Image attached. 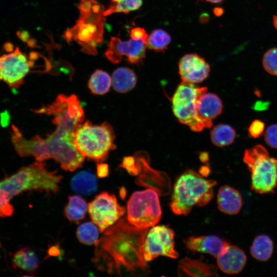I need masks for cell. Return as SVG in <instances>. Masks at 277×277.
Masks as SVG:
<instances>
[{
  "instance_id": "1",
  "label": "cell",
  "mask_w": 277,
  "mask_h": 277,
  "mask_svg": "<svg viewBox=\"0 0 277 277\" xmlns=\"http://www.w3.org/2000/svg\"><path fill=\"white\" fill-rule=\"evenodd\" d=\"M148 228H140L125 218L107 228L95 245L92 261L99 270L109 274L145 275L149 268L143 255Z\"/></svg>"
},
{
  "instance_id": "2",
  "label": "cell",
  "mask_w": 277,
  "mask_h": 277,
  "mask_svg": "<svg viewBox=\"0 0 277 277\" xmlns=\"http://www.w3.org/2000/svg\"><path fill=\"white\" fill-rule=\"evenodd\" d=\"M10 140L17 154L21 157L33 156L37 161L53 159L65 170L73 171L82 166L85 156L76 147L74 136L55 132L43 138L36 135L26 139L18 128L10 131Z\"/></svg>"
},
{
  "instance_id": "3",
  "label": "cell",
  "mask_w": 277,
  "mask_h": 277,
  "mask_svg": "<svg viewBox=\"0 0 277 277\" xmlns=\"http://www.w3.org/2000/svg\"><path fill=\"white\" fill-rule=\"evenodd\" d=\"M62 179L56 171L48 170L42 162L37 161L22 167L14 174L0 181V216L11 215L14 211L12 198L29 190L55 193Z\"/></svg>"
},
{
  "instance_id": "4",
  "label": "cell",
  "mask_w": 277,
  "mask_h": 277,
  "mask_svg": "<svg viewBox=\"0 0 277 277\" xmlns=\"http://www.w3.org/2000/svg\"><path fill=\"white\" fill-rule=\"evenodd\" d=\"M78 8L80 17L75 25L65 32L64 38L68 43L76 42L84 52L95 55L103 41L104 7L95 0H81Z\"/></svg>"
},
{
  "instance_id": "5",
  "label": "cell",
  "mask_w": 277,
  "mask_h": 277,
  "mask_svg": "<svg viewBox=\"0 0 277 277\" xmlns=\"http://www.w3.org/2000/svg\"><path fill=\"white\" fill-rule=\"evenodd\" d=\"M216 182L207 180L193 170H187L176 179L170 202L171 211L176 215H187L194 206H204L213 196V187Z\"/></svg>"
},
{
  "instance_id": "6",
  "label": "cell",
  "mask_w": 277,
  "mask_h": 277,
  "mask_svg": "<svg viewBox=\"0 0 277 277\" xmlns=\"http://www.w3.org/2000/svg\"><path fill=\"white\" fill-rule=\"evenodd\" d=\"M114 138L113 129L107 123L93 125L87 121L76 130L74 141L76 147L85 157L102 162L109 152L116 148Z\"/></svg>"
},
{
  "instance_id": "7",
  "label": "cell",
  "mask_w": 277,
  "mask_h": 277,
  "mask_svg": "<svg viewBox=\"0 0 277 277\" xmlns=\"http://www.w3.org/2000/svg\"><path fill=\"white\" fill-rule=\"evenodd\" d=\"M243 161L251 173V188L260 194L272 192L277 185V159L258 144L244 152Z\"/></svg>"
},
{
  "instance_id": "8",
  "label": "cell",
  "mask_w": 277,
  "mask_h": 277,
  "mask_svg": "<svg viewBox=\"0 0 277 277\" xmlns=\"http://www.w3.org/2000/svg\"><path fill=\"white\" fill-rule=\"evenodd\" d=\"M36 113L52 115L56 133L74 136L76 130L84 120V110L77 96L74 94H59L51 104L34 110Z\"/></svg>"
},
{
  "instance_id": "9",
  "label": "cell",
  "mask_w": 277,
  "mask_h": 277,
  "mask_svg": "<svg viewBox=\"0 0 277 277\" xmlns=\"http://www.w3.org/2000/svg\"><path fill=\"white\" fill-rule=\"evenodd\" d=\"M207 91V87H197L194 84L183 81L177 86L171 99L175 117L182 124L195 132L211 127L197 114L198 101Z\"/></svg>"
},
{
  "instance_id": "10",
  "label": "cell",
  "mask_w": 277,
  "mask_h": 277,
  "mask_svg": "<svg viewBox=\"0 0 277 277\" xmlns=\"http://www.w3.org/2000/svg\"><path fill=\"white\" fill-rule=\"evenodd\" d=\"M128 222L140 228H148L160 221L162 211L157 193L148 189L134 192L128 201Z\"/></svg>"
},
{
  "instance_id": "11",
  "label": "cell",
  "mask_w": 277,
  "mask_h": 277,
  "mask_svg": "<svg viewBox=\"0 0 277 277\" xmlns=\"http://www.w3.org/2000/svg\"><path fill=\"white\" fill-rule=\"evenodd\" d=\"M36 52L28 56L17 47L13 51L0 55V82L10 88L17 89L24 83L27 74L35 67L39 57Z\"/></svg>"
},
{
  "instance_id": "12",
  "label": "cell",
  "mask_w": 277,
  "mask_h": 277,
  "mask_svg": "<svg viewBox=\"0 0 277 277\" xmlns=\"http://www.w3.org/2000/svg\"><path fill=\"white\" fill-rule=\"evenodd\" d=\"M88 210L92 221L101 232L114 225L126 212L115 196L107 192L96 196L88 205Z\"/></svg>"
},
{
  "instance_id": "13",
  "label": "cell",
  "mask_w": 277,
  "mask_h": 277,
  "mask_svg": "<svg viewBox=\"0 0 277 277\" xmlns=\"http://www.w3.org/2000/svg\"><path fill=\"white\" fill-rule=\"evenodd\" d=\"M174 231L164 225L154 226L147 233L143 246V255L147 263L159 256L172 259L179 257L175 249Z\"/></svg>"
},
{
  "instance_id": "14",
  "label": "cell",
  "mask_w": 277,
  "mask_h": 277,
  "mask_svg": "<svg viewBox=\"0 0 277 277\" xmlns=\"http://www.w3.org/2000/svg\"><path fill=\"white\" fill-rule=\"evenodd\" d=\"M146 43L141 40L132 38L122 41L117 37L111 38L106 57L113 64L120 62L124 56L131 64H137L145 57Z\"/></svg>"
},
{
  "instance_id": "15",
  "label": "cell",
  "mask_w": 277,
  "mask_h": 277,
  "mask_svg": "<svg viewBox=\"0 0 277 277\" xmlns=\"http://www.w3.org/2000/svg\"><path fill=\"white\" fill-rule=\"evenodd\" d=\"M210 66L205 60L196 53L183 56L179 64V73L183 82L192 84L201 83L207 78Z\"/></svg>"
},
{
  "instance_id": "16",
  "label": "cell",
  "mask_w": 277,
  "mask_h": 277,
  "mask_svg": "<svg viewBox=\"0 0 277 277\" xmlns=\"http://www.w3.org/2000/svg\"><path fill=\"white\" fill-rule=\"evenodd\" d=\"M220 269L230 274L241 272L246 263V256L240 248L229 244L216 257Z\"/></svg>"
},
{
  "instance_id": "17",
  "label": "cell",
  "mask_w": 277,
  "mask_h": 277,
  "mask_svg": "<svg viewBox=\"0 0 277 277\" xmlns=\"http://www.w3.org/2000/svg\"><path fill=\"white\" fill-rule=\"evenodd\" d=\"M185 243L191 250L209 254L215 258L229 244L214 235L190 236L185 240Z\"/></svg>"
},
{
  "instance_id": "18",
  "label": "cell",
  "mask_w": 277,
  "mask_h": 277,
  "mask_svg": "<svg viewBox=\"0 0 277 277\" xmlns=\"http://www.w3.org/2000/svg\"><path fill=\"white\" fill-rule=\"evenodd\" d=\"M178 274L188 276H218L216 267L200 260L185 257L179 263Z\"/></svg>"
},
{
  "instance_id": "19",
  "label": "cell",
  "mask_w": 277,
  "mask_h": 277,
  "mask_svg": "<svg viewBox=\"0 0 277 277\" xmlns=\"http://www.w3.org/2000/svg\"><path fill=\"white\" fill-rule=\"evenodd\" d=\"M223 103L215 94L204 93L200 98L197 104V114L199 117L210 125L212 121L222 112Z\"/></svg>"
},
{
  "instance_id": "20",
  "label": "cell",
  "mask_w": 277,
  "mask_h": 277,
  "mask_svg": "<svg viewBox=\"0 0 277 277\" xmlns=\"http://www.w3.org/2000/svg\"><path fill=\"white\" fill-rule=\"evenodd\" d=\"M217 202L219 210L229 215L237 214L242 206L241 194L236 190L228 185L223 186L219 189Z\"/></svg>"
},
{
  "instance_id": "21",
  "label": "cell",
  "mask_w": 277,
  "mask_h": 277,
  "mask_svg": "<svg viewBox=\"0 0 277 277\" xmlns=\"http://www.w3.org/2000/svg\"><path fill=\"white\" fill-rule=\"evenodd\" d=\"M136 75L133 70L127 67H120L112 74L114 89L120 93H126L132 90L136 85Z\"/></svg>"
},
{
  "instance_id": "22",
  "label": "cell",
  "mask_w": 277,
  "mask_h": 277,
  "mask_svg": "<svg viewBox=\"0 0 277 277\" xmlns=\"http://www.w3.org/2000/svg\"><path fill=\"white\" fill-rule=\"evenodd\" d=\"M71 186L75 192L83 194L94 193L97 188V181L95 175L89 171L77 173L71 180Z\"/></svg>"
},
{
  "instance_id": "23",
  "label": "cell",
  "mask_w": 277,
  "mask_h": 277,
  "mask_svg": "<svg viewBox=\"0 0 277 277\" xmlns=\"http://www.w3.org/2000/svg\"><path fill=\"white\" fill-rule=\"evenodd\" d=\"M273 250V242L271 239L265 234H261L255 237L250 247L251 254L260 261H266L269 260Z\"/></svg>"
},
{
  "instance_id": "24",
  "label": "cell",
  "mask_w": 277,
  "mask_h": 277,
  "mask_svg": "<svg viewBox=\"0 0 277 277\" xmlns=\"http://www.w3.org/2000/svg\"><path fill=\"white\" fill-rule=\"evenodd\" d=\"M13 266L27 271H33L38 266V260L35 252L29 248L17 251L12 259Z\"/></svg>"
},
{
  "instance_id": "25",
  "label": "cell",
  "mask_w": 277,
  "mask_h": 277,
  "mask_svg": "<svg viewBox=\"0 0 277 277\" xmlns=\"http://www.w3.org/2000/svg\"><path fill=\"white\" fill-rule=\"evenodd\" d=\"M88 206L86 201L78 195L70 196L64 209L66 217L71 222H78L84 219Z\"/></svg>"
},
{
  "instance_id": "26",
  "label": "cell",
  "mask_w": 277,
  "mask_h": 277,
  "mask_svg": "<svg viewBox=\"0 0 277 277\" xmlns=\"http://www.w3.org/2000/svg\"><path fill=\"white\" fill-rule=\"evenodd\" d=\"M236 137L235 130L230 125L220 124L211 130L210 137L212 143L220 147L231 144Z\"/></svg>"
},
{
  "instance_id": "27",
  "label": "cell",
  "mask_w": 277,
  "mask_h": 277,
  "mask_svg": "<svg viewBox=\"0 0 277 277\" xmlns=\"http://www.w3.org/2000/svg\"><path fill=\"white\" fill-rule=\"evenodd\" d=\"M111 84L109 75L102 70H96L89 78L88 87L92 93L103 95L109 91Z\"/></svg>"
},
{
  "instance_id": "28",
  "label": "cell",
  "mask_w": 277,
  "mask_h": 277,
  "mask_svg": "<svg viewBox=\"0 0 277 277\" xmlns=\"http://www.w3.org/2000/svg\"><path fill=\"white\" fill-rule=\"evenodd\" d=\"M171 42L170 35L161 29L153 30L148 35L146 45L149 49L156 52L165 51Z\"/></svg>"
},
{
  "instance_id": "29",
  "label": "cell",
  "mask_w": 277,
  "mask_h": 277,
  "mask_svg": "<svg viewBox=\"0 0 277 277\" xmlns=\"http://www.w3.org/2000/svg\"><path fill=\"white\" fill-rule=\"evenodd\" d=\"M143 0H111L109 7L104 11L105 16L116 13H128L140 8Z\"/></svg>"
},
{
  "instance_id": "30",
  "label": "cell",
  "mask_w": 277,
  "mask_h": 277,
  "mask_svg": "<svg viewBox=\"0 0 277 277\" xmlns=\"http://www.w3.org/2000/svg\"><path fill=\"white\" fill-rule=\"evenodd\" d=\"M90 222H85L80 225L76 230V236L83 244L86 245L95 244L98 240V228Z\"/></svg>"
},
{
  "instance_id": "31",
  "label": "cell",
  "mask_w": 277,
  "mask_h": 277,
  "mask_svg": "<svg viewBox=\"0 0 277 277\" xmlns=\"http://www.w3.org/2000/svg\"><path fill=\"white\" fill-rule=\"evenodd\" d=\"M264 69L269 74L277 75V48L268 50L264 54L262 60Z\"/></svg>"
},
{
  "instance_id": "32",
  "label": "cell",
  "mask_w": 277,
  "mask_h": 277,
  "mask_svg": "<svg viewBox=\"0 0 277 277\" xmlns=\"http://www.w3.org/2000/svg\"><path fill=\"white\" fill-rule=\"evenodd\" d=\"M264 140L270 147L277 149V124L271 125L267 128Z\"/></svg>"
},
{
  "instance_id": "33",
  "label": "cell",
  "mask_w": 277,
  "mask_h": 277,
  "mask_svg": "<svg viewBox=\"0 0 277 277\" xmlns=\"http://www.w3.org/2000/svg\"><path fill=\"white\" fill-rule=\"evenodd\" d=\"M265 129V124L259 120L252 122L248 128V133L250 136L253 138H258L263 133Z\"/></svg>"
},
{
  "instance_id": "34",
  "label": "cell",
  "mask_w": 277,
  "mask_h": 277,
  "mask_svg": "<svg viewBox=\"0 0 277 277\" xmlns=\"http://www.w3.org/2000/svg\"><path fill=\"white\" fill-rule=\"evenodd\" d=\"M148 34L144 28L135 27L130 31V37L136 39L141 40L146 43Z\"/></svg>"
},
{
  "instance_id": "35",
  "label": "cell",
  "mask_w": 277,
  "mask_h": 277,
  "mask_svg": "<svg viewBox=\"0 0 277 277\" xmlns=\"http://www.w3.org/2000/svg\"><path fill=\"white\" fill-rule=\"evenodd\" d=\"M109 173L108 166L106 164L101 162L97 166V174L100 177H104L108 175Z\"/></svg>"
},
{
  "instance_id": "36",
  "label": "cell",
  "mask_w": 277,
  "mask_h": 277,
  "mask_svg": "<svg viewBox=\"0 0 277 277\" xmlns=\"http://www.w3.org/2000/svg\"><path fill=\"white\" fill-rule=\"evenodd\" d=\"M268 103L266 104V103L265 102H264V103H262V102H257L256 103L255 105V107L254 108L256 109V110H262V109H264V108H266L268 106Z\"/></svg>"
},
{
  "instance_id": "37",
  "label": "cell",
  "mask_w": 277,
  "mask_h": 277,
  "mask_svg": "<svg viewBox=\"0 0 277 277\" xmlns=\"http://www.w3.org/2000/svg\"><path fill=\"white\" fill-rule=\"evenodd\" d=\"M273 25L277 30V14L273 16Z\"/></svg>"
},
{
  "instance_id": "38",
  "label": "cell",
  "mask_w": 277,
  "mask_h": 277,
  "mask_svg": "<svg viewBox=\"0 0 277 277\" xmlns=\"http://www.w3.org/2000/svg\"><path fill=\"white\" fill-rule=\"evenodd\" d=\"M211 3H219L222 2L224 0H202Z\"/></svg>"
},
{
  "instance_id": "39",
  "label": "cell",
  "mask_w": 277,
  "mask_h": 277,
  "mask_svg": "<svg viewBox=\"0 0 277 277\" xmlns=\"http://www.w3.org/2000/svg\"><path fill=\"white\" fill-rule=\"evenodd\" d=\"M222 13H223V10H222V9H221L220 8L215 9V14L216 15H220Z\"/></svg>"
}]
</instances>
